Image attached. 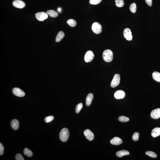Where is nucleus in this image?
Segmentation results:
<instances>
[{
    "label": "nucleus",
    "mask_w": 160,
    "mask_h": 160,
    "mask_svg": "<svg viewBox=\"0 0 160 160\" xmlns=\"http://www.w3.org/2000/svg\"><path fill=\"white\" fill-rule=\"evenodd\" d=\"M113 53L110 50H105L103 53V58L106 62H111L113 59Z\"/></svg>",
    "instance_id": "nucleus-1"
},
{
    "label": "nucleus",
    "mask_w": 160,
    "mask_h": 160,
    "mask_svg": "<svg viewBox=\"0 0 160 160\" xmlns=\"http://www.w3.org/2000/svg\"><path fill=\"white\" fill-rule=\"evenodd\" d=\"M69 132L68 129L67 128H63L60 133V139L62 141L65 142L67 141L69 139Z\"/></svg>",
    "instance_id": "nucleus-2"
},
{
    "label": "nucleus",
    "mask_w": 160,
    "mask_h": 160,
    "mask_svg": "<svg viewBox=\"0 0 160 160\" xmlns=\"http://www.w3.org/2000/svg\"><path fill=\"white\" fill-rule=\"evenodd\" d=\"M92 29L94 33L98 34L101 33L102 30V27L101 25L98 22H94L92 26Z\"/></svg>",
    "instance_id": "nucleus-3"
},
{
    "label": "nucleus",
    "mask_w": 160,
    "mask_h": 160,
    "mask_svg": "<svg viewBox=\"0 0 160 160\" xmlns=\"http://www.w3.org/2000/svg\"><path fill=\"white\" fill-rule=\"evenodd\" d=\"M120 76L119 75L116 74L114 75L113 79L111 82V86L112 88L116 87L120 83Z\"/></svg>",
    "instance_id": "nucleus-4"
},
{
    "label": "nucleus",
    "mask_w": 160,
    "mask_h": 160,
    "mask_svg": "<svg viewBox=\"0 0 160 160\" xmlns=\"http://www.w3.org/2000/svg\"><path fill=\"white\" fill-rule=\"evenodd\" d=\"M35 17L37 20L40 21H43L48 18V14L45 12H40L36 14Z\"/></svg>",
    "instance_id": "nucleus-5"
},
{
    "label": "nucleus",
    "mask_w": 160,
    "mask_h": 160,
    "mask_svg": "<svg viewBox=\"0 0 160 160\" xmlns=\"http://www.w3.org/2000/svg\"><path fill=\"white\" fill-rule=\"evenodd\" d=\"M94 55L92 51H87L85 55L84 59L86 62H91L94 59Z\"/></svg>",
    "instance_id": "nucleus-6"
},
{
    "label": "nucleus",
    "mask_w": 160,
    "mask_h": 160,
    "mask_svg": "<svg viewBox=\"0 0 160 160\" xmlns=\"http://www.w3.org/2000/svg\"><path fill=\"white\" fill-rule=\"evenodd\" d=\"M12 5L15 7L18 8H23L25 6L26 4L21 0H15L12 2Z\"/></svg>",
    "instance_id": "nucleus-7"
},
{
    "label": "nucleus",
    "mask_w": 160,
    "mask_h": 160,
    "mask_svg": "<svg viewBox=\"0 0 160 160\" xmlns=\"http://www.w3.org/2000/svg\"><path fill=\"white\" fill-rule=\"evenodd\" d=\"M84 134L86 138L89 141H92L94 138V133L89 129H86L85 130Z\"/></svg>",
    "instance_id": "nucleus-8"
},
{
    "label": "nucleus",
    "mask_w": 160,
    "mask_h": 160,
    "mask_svg": "<svg viewBox=\"0 0 160 160\" xmlns=\"http://www.w3.org/2000/svg\"><path fill=\"white\" fill-rule=\"evenodd\" d=\"M124 36L128 41H130L133 38L131 31L129 28L125 29L123 32Z\"/></svg>",
    "instance_id": "nucleus-9"
},
{
    "label": "nucleus",
    "mask_w": 160,
    "mask_h": 160,
    "mask_svg": "<svg viewBox=\"0 0 160 160\" xmlns=\"http://www.w3.org/2000/svg\"><path fill=\"white\" fill-rule=\"evenodd\" d=\"M12 93L15 95L19 97H23L25 95V93L20 88L15 87L12 90Z\"/></svg>",
    "instance_id": "nucleus-10"
},
{
    "label": "nucleus",
    "mask_w": 160,
    "mask_h": 160,
    "mask_svg": "<svg viewBox=\"0 0 160 160\" xmlns=\"http://www.w3.org/2000/svg\"><path fill=\"white\" fill-rule=\"evenodd\" d=\"M151 117L153 119H157L160 117V108H157L151 111Z\"/></svg>",
    "instance_id": "nucleus-11"
},
{
    "label": "nucleus",
    "mask_w": 160,
    "mask_h": 160,
    "mask_svg": "<svg viewBox=\"0 0 160 160\" xmlns=\"http://www.w3.org/2000/svg\"><path fill=\"white\" fill-rule=\"evenodd\" d=\"M126 94L124 91L122 90H119L116 92L114 94V97L117 99H120L124 98Z\"/></svg>",
    "instance_id": "nucleus-12"
},
{
    "label": "nucleus",
    "mask_w": 160,
    "mask_h": 160,
    "mask_svg": "<svg viewBox=\"0 0 160 160\" xmlns=\"http://www.w3.org/2000/svg\"><path fill=\"white\" fill-rule=\"evenodd\" d=\"M110 142L111 144L113 145H118L121 144L123 141L119 138L115 137L111 140Z\"/></svg>",
    "instance_id": "nucleus-13"
},
{
    "label": "nucleus",
    "mask_w": 160,
    "mask_h": 160,
    "mask_svg": "<svg viewBox=\"0 0 160 160\" xmlns=\"http://www.w3.org/2000/svg\"><path fill=\"white\" fill-rule=\"evenodd\" d=\"M11 126L12 129L15 130H17L19 128V122L16 119H14L11 122Z\"/></svg>",
    "instance_id": "nucleus-14"
},
{
    "label": "nucleus",
    "mask_w": 160,
    "mask_h": 160,
    "mask_svg": "<svg viewBox=\"0 0 160 160\" xmlns=\"http://www.w3.org/2000/svg\"><path fill=\"white\" fill-rule=\"evenodd\" d=\"M94 95L92 93L89 94L86 97V104L87 106H89L92 102Z\"/></svg>",
    "instance_id": "nucleus-15"
},
{
    "label": "nucleus",
    "mask_w": 160,
    "mask_h": 160,
    "mask_svg": "<svg viewBox=\"0 0 160 160\" xmlns=\"http://www.w3.org/2000/svg\"><path fill=\"white\" fill-rule=\"evenodd\" d=\"M130 153L127 150H123L118 151L116 153V155L119 158H121L124 156L128 155Z\"/></svg>",
    "instance_id": "nucleus-16"
},
{
    "label": "nucleus",
    "mask_w": 160,
    "mask_h": 160,
    "mask_svg": "<svg viewBox=\"0 0 160 160\" xmlns=\"http://www.w3.org/2000/svg\"><path fill=\"white\" fill-rule=\"evenodd\" d=\"M160 135V128H156L153 129L151 131V135L153 138H155Z\"/></svg>",
    "instance_id": "nucleus-17"
},
{
    "label": "nucleus",
    "mask_w": 160,
    "mask_h": 160,
    "mask_svg": "<svg viewBox=\"0 0 160 160\" xmlns=\"http://www.w3.org/2000/svg\"><path fill=\"white\" fill-rule=\"evenodd\" d=\"M64 36L65 34L64 32L62 31L59 32L56 36L55 41L56 42H59L64 38Z\"/></svg>",
    "instance_id": "nucleus-18"
},
{
    "label": "nucleus",
    "mask_w": 160,
    "mask_h": 160,
    "mask_svg": "<svg viewBox=\"0 0 160 160\" xmlns=\"http://www.w3.org/2000/svg\"><path fill=\"white\" fill-rule=\"evenodd\" d=\"M152 77L154 80L158 82H160V73L159 72H155L153 73Z\"/></svg>",
    "instance_id": "nucleus-19"
},
{
    "label": "nucleus",
    "mask_w": 160,
    "mask_h": 160,
    "mask_svg": "<svg viewBox=\"0 0 160 160\" xmlns=\"http://www.w3.org/2000/svg\"><path fill=\"white\" fill-rule=\"evenodd\" d=\"M47 13L50 17L52 18L56 17L58 16L57 12L53 10H49L47 11Z\"/></svg>",
    "instance_id": "nucleus-20"
},
{
    "label": "nucleus",
    "mask_w": 160,
    "mask_h": 160,
    "mask_svg": "<svg viewBox=\"0 0 160 160\" xmlns=\"http://www.w3.org/2000/svg\"><path fill=\"white\" fill-rule=\"evenodd\" d=\"M23 153L25 155L29 157H32L33 155L32 151L27 148L24 149V151H23Z\"/></svg>",
    "instance_id": "nucleus-21"
},
{
    "label": "nucleus",
    "mask_w": 160,
    "mask_h": 160,
    "mask_svg": "<svg viewBox=\"0 0 160 160\" xmlns=\"http://www.w3.org/2000/svg\"><path fill=\"white\" fill-rule=\"evenodd\" d=\"M67 23L69 26L72 27H75L77 24L76 21L73 19H69L67 21Z\"/></svg>",
    "instance_id": "nucleus-22"
},
{
    "label": "nucleus",
    "mask_w": 160,
    "mask_h": 160,
    "mask_svg": "<svg viewBox=\"0 0 160 160\" xmlns=\"http://www.w3.org/2000/svg\"><path fill=\"white\" fill-rule=\"evenodd\" d=\"M116 6L118 7H122L124 5L123 0H115Z\"/></svg>",
    "instance_id": "nucleus-23"
},
{
    "label": "nucleus",
    "mask_w": 160,
    "mask_h": 160,
    "mask_svg": "<svg viewBox=\"0 0 160 160\" xmlns=\"http://www.w3.org/2000/svg\"><path fill=\"white\" fill-rule=\"evenodd\" d=\"M129 8H130L131 11L132 13H135L136 11V9H137L136 4L135 3H133L131 4Z\"/></svg>",
    "instance_id": "nucleus-24"
},
{
    "label": "nucleus",
    "mask_w": 160,
    "mask_h": 160,
    "mask_svg": "<svg viewBox=\"0 0 160 160\" xmlns=\"http://www.w3.org/2000/svg\"><path fill=\"white\" fill-rule=\"evenodd\" d=\"M146 155L153 158H156L157 156V154L151 151H148L146 152Z\"/></svg>",
    "instance_id": "nucleus-25"
},
{
    "label": "nucleus",
    "mask_w": 160,
    "mask_h": 160,
    "mask_svg": "<svg viewBox=\"0 0 160 160\" xmlns=\"http://www.w3.org/2000/svg\"><path fill=\"white\" fill-rule=\"evenodd\" d=\"M118 120L120 122H125L128 121L129 119V118L127 117L122 116L119 117L118 118Z\"/></svg>",
    "instance_id": "nucleus-26"
},
{
    "label": "nucleus",
    "mask_w": 160,
    "mask_h": 160,
    "mask_svg": "<svg viewBox=\"0 0 160 160\" xmlns=\"http://www.w3.org/2000/svg\"><path fill=\"white\" fill-rule=\"evenodd\" d=\"M83 104L82 103L78 104L76 107L75 112L76 113L78 114L80 113L81 110L83 107Z\"/></svg>",
    "instance_id": "nucleus-27"
},
{
    "label": "nucleus",
    "mask_w": 160,
    "mask_h": 160,
    "mask_svg": "<svg viewBox=\"0 0 160 160\" xmlns=\"http://www.w3.org/2000/svg\"><path fill=\"white\" fill-rule=\"evenodd\" d=\"M139 133L137 132H135L133 133L132 136V139L134 141H137L138 140L139 137Z\"/></svg>",
    "instance_id": "nucleus-28"
},
{
    "label": "nucleus",
    "mask_w": 160,
    "mask_h": 160,
    "mask_svg": "<svg viewBox=\"0 0 160 160\" xmlns=\"http://www.w3.org/2000/svg\"><path fill=\"white\" fill-rule=\"evenodd\" d=\"M54 117L52 116H48L46 117L44 119V121L46 123H48L52 121L53 120Z\"/></svg>",
    "instance_id": "nucleus-29"
},
{
    "label": "nucleus",
    "mask_w": 160,
    "mask_h": 160,
    "mask_svg": "<svg viewBox=\"0 0 160 160\" xmlns=\"http://www.w3.org/2000/svg\"><path fill=\"white\" fill-rule=\"evenodd\" d=\"M102 0H90L89 2L92 5H96L99 4Z\"/></svg>",
    "instance_id": "nucleus-30"
},
{
    "label": "nucleus",
    "mask_w": 160,
    "mask_h": 160,
    "mask_svg": "<svg viewBox=\"0 0 160 160\" xmlns=\"http://www.w3.org/2000/svg\"><path fill=\"white\" fill-rule=\"evenodd\" d=\"M15 159L16 160H24V159L23 158L22 156L20 154H16L15 157Z\"/></svg>",
    "instance_id": "nucleus-31"
},
{
    "label": "nucleus",
    "mask_w": 160,
    "mask_h": 160,
    "mask_svg": "<svg viewBox=\"0 0 160 160\" xmlns=\"http://www.w3.org/2000/svg\"><path fill=\"white\" fill-rule=\"evenodd\" d=\"M4 148L1 143H0V155H2L4 153Z\"/></svg>",
    "instance_id": "nucleus-32"
},
{
    "label": "nucleus",
    "mask_w": 160,
    "mask_h": 160,
    "mask_svg": "<svg viewBox=\"0 0 160 160\" xmlns=\"http://www.w3.org/2000/svg\"><path fill=\"white\" fill-rule=\"evenodd\" d=\"M145 2L149 6L151 7L152 5V0H145Z\"/></svg>",
    "instance_id": "nucleus-33"
},
{
    "label": "nucleus",
    "mask_w": 160,
    "mask_h": 160,
    "mask_svg": "<svg viewBox=\"0 0 160 160\" xmlns=\"http://www.w3.org/2000/svg\"><path fill=\"white\" fill-rule=\"evenodd\" d=\"M61 11H62V9H61V8H58V12H60Z\"/></svg>",
    "instance_id": "nucleus-34"
}]
</instances>
